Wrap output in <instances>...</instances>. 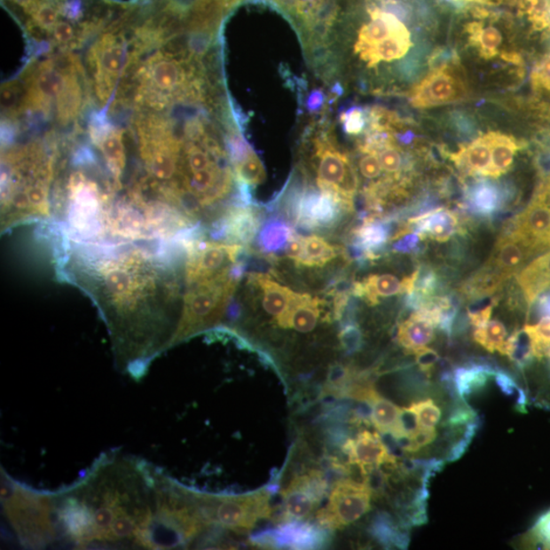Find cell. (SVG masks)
Segmentation results:
<instances>
[{
  "label": "cell",
  "mask_w": 550,
  "mask_h": 550,
  "mask_svg": "<svg viewBox=\"0 0 550 550\" xmlns=\"http://www.w3.org/2000/svg\"><path fill=\"white\" fill-rule=\"evenodd\" d=\"M170 480L145 460L108 452L53 493L59 540L78 548L164 549Z\"/></svg>",
  "instance_id": "cell-1"
},
{
  "label": "cell",
  "mask_w": 550,
  "mask_h": 550,
  "mask_svg": "<svg viewBox=\"0 0 550 550\" xmlns=\"http://www.w3.org/2000/svg\"><path fill=\"white\" fill-rule=\"evenodd\" d=\"M90 267L82 281L105 315L119 367L141 373L175 345L169 315L176 292L173 266L132 248L100 257Z\"/></svg>",
  "instance_id": "cell-2"
},
{
  "label": "cell",
  "mask_w": 550,
  "mask_h": 550,
  "mask_svg": "<svg viewBox=\"0 0 550 550\" xmlns=\"http://www.w3.org/2000/svg\"><path fill=\"white\" fill-rule=\"evenodd\" d=\"M2 504L6 520L24 546L43 548L59 540L52 494L30 490L3 470Z\"/></svg>",
  "instance_id": "cell-3"
},
{
  "label": "cell",
  "mask_w": 550,
  "mask_h": 550,
  "mask_svg": "<svg viewBox=\"0 0 550 550\" xmlns=\"http://www.w3.org/2000/svg\"><path fill=\"white\" fill-rule=\"evenodd\" d=\"M240 267L187 284L176 343L208 329L223 318L238 283Z\"/></svg>",
  "instance_id": "cell-4"
},
{
  "label": "cell",
  "mask_w": 550,
  "mask_h": 550,
  "mask_svg": "<svg viewBox=\"0 0 550 550\" xmlns=\"http://www.w3.org/2000/svg\"><path fill=\"white\" fill-rule=\"evenodd\" d=\"M197 500L209 526L233 532H249L271 515V494L266 491L223 497L197 493Z\"/></svg>",
  "instance_id": "cell-5"
},
{
  "label": "cell",
  "mask_w": 550,
  "mask_h": 550,
  "mask_svg": "<svg viewBox=\"0 0 550 550\" xmlns=\"http://www.w3.org/2000/svg\"><path fill=\"white\" fill-rule=\"evenodd\" d=\"M373 494L365 480H338L330 491L326 505L318 512L316 520L328 530L348 527L370 511Z\"/></svg>",
  "instance_id": "cell-6"
},
{
  "label": "cell",
  "mask_w": 550,
  "mask_h": 550,
  "mask_svg": "<svg viewBox=\"0 0 550 550\" xmlns=\"http://www.w3.org/2000/svg\"><path fill=\"white\" fill-rule=\"evenodd\" d=\"M353 206L328 190L307 191L295 197L288 204L287 215L295 224L315 230L332 228L339 222L343 211Z\"/></svg>",
  "instance_id": "cell-7"
},
{
  "label": "cell",
  "mask_w": 550,
  "mask_h": 550,
  "mask_svg": "<svg viewBox=\"0 0 550 550\" xmlns=\"http://www.w3.org/2000/svg\"><path fill=\"white\" fill-rule=\"evenodd\" d=\"M327 483L319 470L310 469L293 477L281 491L286 521H302L309 517L321 504Z\"/></svg>",
  "instance_id": "cell-8"
},
{
  "label": "cell",
  "mask_w": 550,
  "mask_h": 550,
  "mask_svg": "<svg viewBox=\"0 0 550 550\" xmlns=\"http://www.w3.org/2000/svg\"><path fill=\"white\" fill-rule=\"evenodd\" d=\"M506 232L524 243L533 256L546 251L550 248V204L534 196Z\"/></svg>",
  "instance_id": "cell-9"
},
{
  "label": "cell",
  "mask_w": 550,
  "mask_h": 550,
  "mask_svg": "<svg viewBox=\"0 0 550 550\" xmlns=\"http://www.w3.org/2000/svg\"><path fill=\"white\" fill-rule=\"evenodd\" d=\"M342 451L348 456L350 464L359 468L363 476L373 468L397 464V457L390 452L383 438L378 433L368 430L349 439Z\"/></svg>",
  "instance_id": "cell-10"
},
{
  "label": "cell",
  "mask_w": 550,
  "mask_h": 550,
  "mask_svg": "<svg viewBox=\"0 0 550 550\" xmlns=\"http://www.w3.org/2000/svg\"><path fill=\"white\" fill-rule=\"evenodd\" d=\"M260 224L258 210L250 208L232 209L218 220L213 237L232 244L248 245L256 237Z\"/></svg>",
  "instance_id": "cell-11"
},
{
  "label": "cell",
  "mask_w": 550,
  "mask_h": 550,
  "mask_svg": "<svg viewBox=\"0 0 550 550\" xmlns=\"http://www.w3.org/2000/svg\"><path fill=\"white\" fill-rule=\"evenodd\" d=\"M531 257L533 254L524 243L513 233L505 232L499 238L491 257L485 265L508 280L513 275L518 274Z\"/></svg>",
  "instance_id": "cell-12"
},
{
  "label": "cell",
  "mask_w": 550,
  "mask_h": 550,
  "mask_svg": "<svg viewBox=\"0 0 550 550\" xmlns=\"http://www.w3.org/2000/svg\"><path fill=\"white\" fill-rule=\"evenodd\" d=\"M459 82L446 68H437L412 93L415 106L428 107L455 101L459 98Z\"/></svg>",
  "instance_id": "cell-13"
},
{
  "label": "cell",
  "mask_w": 550,
  "mask_h": 550,
  "mask_svg": "<svg viewBox=\"0 0 550 550\" xmlns=\"http://www.w3.org/2000/svg\"><path fill=\"white\" fill-rule=\"evenodd\" d=\"M352 394L357 400L369 405L370 421L378 432L389 435L396 439L400 437L402 408L381 397L373 387L357 388Z\"/></svg>",
  "instance_id": "cell-14"
},
{
  "label": "cell",
  "mask_w": 550,
  "mask_h": 550,
  "mask_svg": "<svg viewBox=\"0 0 550 550\" xmlns=\"http://www.w3.org/2000/svg\"><path fill=\"white\" fill-rule=\"evenodd\" d=\"M407 228L422 240L430 238L444 243L460 231V220L456 213L448 209L436 208L424 215L409 219Z\"/></svg>",
  "instance_id": "cell-15"
},
{
  "label": "cell",
  "mask_w": 550,
  "mask_h": 550,
  "mask_svg": "<svg viewBox=\"0 0 550 550\" xmlns=\"http://www.w3.org/2000/svg\"><path fill=\"white\" fill-rule=\"evenodd\" d=\"M390 233V220H381L376 216L364 218V222L354 231V250L358 259L374 260L388 244Z\"/></svg>",
  "instance_id": "cell-16"
},
{
  "label": "cell",
  "mask_w": 550,
  "mask_h": 550,
  "mask_svg": "<svg viewBox=\"0 0 550 550\" xmlns=\"http://www.w3.org/2000/svg\"><path fill=\"white\" fill-rule=\"evenodd\" d=\"M507 192L497 184L487 180L474 183L465 192L464 209L472 215L488 218L504 208Z\"/></svg>",
  "instance_id": "cell-17"
},
{
  "label": "cell",
  "mask_w": 550,
  "mask_h": 550,
  "mask_svg": "<svg viewBox=\"0 0 550 550\" xmlns=\"http://www.w3.org/2000/svg\"><path fill=\"white\" fill-rule=\"evenodd\" d=\"M323 305L321 299L299 293L287 312L277 320L278 325L302 334L311 333L321 318Z\"/></svg>",
  "instance_id": "cell-18"
},
{
  "label": "cell",
  "mask_w": 550,
  "mask_h": 550,
  "mask_svg": "<svg viewBox=\"0 0 550 550\" xmlns=\"http://www.w3.org/2000/svg\"><path fill=\"white\" fill-rule=\"evenodd\" d=\"M517 281L529 305L550 290V251L522 268L517 274Z\"/></svg>",
  "instance_id": "cell-19"
},
{
  "label": "cell",
  "mask_w": 550,
  "mask_h": 550,
  "mask_svg": "<svg viewBox=\"0 0 550 550\" xmlns=\"http://www.w3.org/2000/svg\"><path fill=\"white\" fill-rule=\"evenodd\" d=\"M251 281L263 293L264 311L277 320L283 318L287 312L298 295L291 288L275 283L265 274H254L251 277Z\"/></svg>",
  "instance_id": "cell-20"
},
{
  "label": "cell",
  "mask_w": 550,
  "mask_h": 550,
  "mask_svg": "<svg viewBox=\"0 0 550 550\" xmlns=\"http://www.w3.org/2000/svg\"><path fill=\"white\" fill-rule=\"evenodd\" d=\"M352 293L356 297L365 300L370 306H374L382 298L393 297L405 291L404 279L400 280L393 274H373L362 281H357L352 287Z\"/></svg>",
  "instance_id": "cell-21"
},
{
  "label": "cell",
  "mask_w": 550,
  "mask_h": 550,
  "mask_svg": "<svg viewBox=\"0 0 550 550\" xmlns=\"http://www.w3.org/2000/svg\"><path fill=\"white\" fill-rule=\"evenodd\" d=\"M498 369L488 363H472L470 365L458 367L453 373L455 387L460 400L468 398L483 390Z\"/></svg>",
  "instance_id": "cell-22"
},
{
  "label": "cell",
  "mask_w": 550,
  "mask_h": 550,
  "mask_svg": "<svg viewBox=\"0 0 550 550\" xmlns=\"http://www.w3.org/2000/svg\"><path fill=\"white\" fill-rule=\"evenodd\" d=\"M435 328L429 320L415 311L398 326L397 341L409 353L415 354L435 339Z\"/></svg>",
  "instance_id": "cell-23"
},
{
  "label": "cell",
  "mask_w": 550,
  "mask_h": 550,
  "mask_svg": "<svg viewBox=\"0 0 550 550\" xmlns=\"http://www.w3.org/2000/svg\"><path fill=\"white\" fill-rule=\"evenodd\" d=\"M459 168L467 173L487 177L491 165V144L487 135L460 149L452 156Z\"/></svg>",
  "instance_id": "cell-24"
},
{
  "label": "cell",
  "mask_w": 550,
  "mask_h": 550,
  "mask_svg": "<svg viewBox=\"0 0 550 550\" xmlns=\"http://www.w3.org/2000/svg\"><path fill=\"white\" fill-rule=\"evenodd\" d=\"M342 249L326 239L311 235L302 237V253L295 265L302 267H323L340 256Z\"/></svg>",
  "instance_id": "cell-25"
},
{
  "label": "cell",
  "mask_w": 550,
  "mask_h": 550,
  "mask_svg": "<svg viewBox=\"0 0 550 550\" xmlns=\"http://www.w3.org/2000/svg\"><path fill=\"white\" fill-rule=\"evenodd\" d=\"M65 77L51 64H46L39 71L32 86L29 101L32 106H44L59 94L63 88Z\"/></svg>",
  "instance_id": "cell-26"
},
{
  "label": "cell",
  "mask_w": 550,
  "mask_h": 550,
  "mask_svg": "<svg viewBox=\"0 0 550 550\" xmlns=\"http://www.w3.org/2000/svg\"><path fill=\"white\" fill-rule=\"evenodd\" d=\"M491 144V165L487 177H499L511 169L515 153L521 148L512 137L488 134Z\"/></svg>",
  "instance_id": "cell-27"
},
{
  "label": "cell",
  "mask_w": 550,
  "mask_h": 550,
  "mask_svg": "<svg viewBox=\"0 0 550 550\" xmlns=\"http://www.w3.org/2000/svg\"><path fill=\"white\" fill-rule=\"evenodd\" d=\"M410 46V33L407 28H405L363 52L366 53V59L371 63L376 64L378 61H391L403 58Z\"/></svg>",
  "instance_id": "cell-28"
},
{
  "label": "cell",
  "mask_w": 550,
  "mask_h": 550,
  "mask_svg": "<svg viewBox=\"0 0 550 550\" xmlns=\"http://www.w3.org/2000/svg\"><path fill=\"white\" fill-rule=\"evenodd\" d=\"M507 279L491 267L484 265L466 281L463 293L468 298L474 300L491 297L503 288Z\"/></svg>",
  "instance_id": "cell-29"
},
{
  "label": "cell",
  "mask_w": 550,
  "mask_h": 550,
  "mask_svg": "<svg viewBox=\"0 0 550 550\" xmlns=\"http://www.w3.org/2000/svg\"><path fill=\"white\" fill-rule=\"evenodd\" d=\"M503 355L508 357L515 366L524 369L535 359L533 342L525 328L515 332L506 342Z\"/></svg>",
  "instance_id": "cell-30"
},
{
  "label": "cell",
  "mask_w": 550,
  "mask_h": 550,
  "mask_svg": "<svg viewBox=\"0 0 550 550\" xmlns=\"http://www.w3.org/2000/svg\"><path fill=\"white\" fill-rule=\"evenodd\" d=\"M59 119L63 122H70L77 115L81 102V89L75 75H65L63 88L58 96Z\"/></svg>",
  "instance_id": "cell-31"
},
{
  "label": "cell",
  "mask_w": 550,
  "mask_h": 550,
  "mask_svg": "<svg viewBox=\"0 0 550 550\" xmlns=\"http://www.w3.org/2000/svg\"><path fill=\"white\" fill-rule=\"evenodd\" d=\"M473 338L488 352H499L503 355L507 342V329L499 320L488 321L484 326L475 329Z\"/></svg>",
  "instance_id": "cell-32"
},
{
  "label": "cell",
  "mask_w": 550,
  "mask_h": 550,
  "mask_svg": "<svg viewBox=\"0 0 550 550\" xmlns=\"http://www.w3.org/2000/svg\"><path fill=\"white\" fill-rule=\"evenodd\" d=\"M472 43L480 46V52L485 58H492L498 53V48L503 41L501 33L493 26L483 27V23L473 22L467 26Z\"/></svg>",
  "instance_id": "cell-33"
},
{
  "label": "cell",
  "mask_w": 550,
  "mask_h": 550,
  "mask_svg": "<svg viewBox=\"0 0 550 550\" xmlns=\"http://www.w3.org/2000/svg\"><path fill=\"white\" fill-rule=\"evenodd\" d=\"M294 231L281 222H271L265 225L259 237L260 247L264 252H277L286 244Z\"/></svg>",
  "instance_id": "cell-34"
},
{
  "label": "cell",
  "mask_w": 550,
  "mask_h": 550,
  "mask_svg": "<svg viewBox=\"0 0 550 550\" xmlns=\"http://www.w3.org/2000/svg\"><path fill=\"white\" fill-rule=\"evenodd\" d=\"M237 173L243 184L256 185L265 178L263 164L258 156L250 151L244 160L237 164Z\"/></svg>",
  "instance_id": "cell-35"
},
{
  "label": "cell",
  "mask_w": 550,
  "mask_h": 550,
  "mask_svg": "<svg viewBox=\"0 0 550 550\" xmlns=\"http://www.w3.org/2000/svg\"><path fill=\"white\" fill-rule=\"evenodd\" d=\"M494 378L498 387L503 391V394L513 398L515 407L519 409L520 412H524L528 404L527 395L525 391L519 387L517 382L513 380V377L506 373L505 371L498 369Z\"/></svg>",
  "instance_id": "cell-36"
},
{
  "label": "cell",
  "mask_w": 550,
  "mask_h": 550,
  "mask_svg": "<svg viewBox=\"0 0 550 550\" xmlns=\"http://www.w3.org/2000/svg\"><path fill=\"white\" fill-rule=\"evenodd\" d=\"M479 420L476 419L468 424L462 433H460L456 440H452L448 453H446L445 462L453 463L462 458L472 443L474 436L479 430Z\"/></svg>",
  "instance_id": "cell-37"
},
{
  "label": "cell",
  "mask_w": 550,
  "mask_h": 550,
  "mask_svg": "<svg viewBox=\"0 0 550 550\" xmlns=\"http://www.w3.org/2000/svg\"><path fill=\"white\" fill-rule=\"evenodd\" d=\"M499 298L485 297L474 300L472 304L468 307V318L473 326H484L491 318L493 308L498 305Z\"/></svg>",
  "instance_id": "cell-38"
},
{
  "label": "cell",
  "mask_w": 550,
  "mask_h": 550,
  "mask_svg": "<svg viewBox=\"0 0 550 550\" xmlns=\"http://www.w3.org/2000/svg\"><path fill=\"white\" fill-rule=\"evenodd\" d=\"M410 407L416 412L420 428H436L442 418V411L432 400L417 402L412 404Z\"/></svg>",
  "instance_id": "cell-39"
},
{
  "label": "cell",
  "mask_w": 550,
  "mask_h": 550,
  "mask_svg": "<svg viewBox=\"0 0 550 550\" xmlns=\"http://www.w3.org/2000/svg\"><path fill=\"white\" fill-rule=\"evenodd\" d=\"M439 277L430 267H418V275L414 291L420 293L425 298L435 297L439 290ZM412 291V292H414Z\"/></svg>",
  "instance_id": "cell-40"
},
{
  "label": "cell",
  "mask_w": 550,
  "mask_h": 550,
  "mask_svg": "<svg viewBox=\"0 0 550 550\" xmlns=\"http://www.w3.org/2000/svg\"><path fill=\"white\" fill-rule=\"evenodd\" d=\"M529 545L550 548V510L543 514L529 533Z\"/></svg>",
  "instance_id": "cell-41"
},
{
  "label": "cell",
  "mask_w": 550,
  "mask_h": 550,
  "mask_svg": "<svg viewBox=\"0 0 550 550\" xmlns=\"http://www.w3.org/2000/svg\"><path fill=\"white\" fill-rule=\"evenodd\" d=\"M476 419V412H474L470 405L466 404V401H462V403L456 405V408L452 410L448 420L444 424L449 428H462V426L475 421Z\"/></svg>",
  "instance_id": "cell-42"
},
{
  "label": "cell",
  "mask_w": 550,
  "mask_h": 550,
  "mask_svg": "<svg viewBox=\"0 0 550 550\" xmlns=\"http://www.w3.org/2000/svg\"><path fill=\"white\" fill-rule=\"evenodd\" d=\"M382 169L391 175H398L403 167V158L398 150L393 146H384L378 154Z\"/></svg>",
  "instance_id": "cell-43"
},
{
  "label": "cell",
  "mask_w": 550,
  "mask_h": 550,
  "mask_svg": "<svg viewBox=\"0 0 550 550\" xmlns=\"http://www.w3.org/2000/svg\"><path fill=\"white\" fill-rule=\"evenodd\" d=\"M365 156H363L359 162V169L361 175L368 178V180H374V178L381 175L382 167L376 153H366Z\"/></svg>",
  "instance_id": "cell-44"
},
{
  "label": "cell",
  "mask_w": 550,
  "mask_h": 550,
  "mask_svg": "<svg viewBox=\"0 0 550 550\" xmlns=\"http://www.w3.org/2000/svg\"><path fill=\"white\" fill-rule=\"evenodd\" d=\"M416 364L426 376H430L439 361V355L436 350L423 348L415 353Z\"/></svg>",
  "instance_id": "cell-45"
},
{
  "label": "cell",
  "mask_w": 550,
  "mask_h": 550,
  "mask_svg": "<svg viewBox=\"0 0 550 550\" xmlns=\"http://www.w3.org/2000/svg\"><path fill=\"white\" fill-rule=\"evenodd\" d=\"M437 437V432L436 428H419L412 436H410L412 442V452L420 451L425 446L429 445Z\"/></svg>",
  "instance_id": "cell-46"
},
{
  "label": "cell",
  "mask_w": 550,
  "mask_h": 550,
  "mask_svg": "<svg viewBox=\"0 0 550 550\" xmlns=\"http://www.w3.org/2000/svg\"><path fill=\"white\" fill-rule=\"evenodd\" d=\"M34 17L38 26L44 29H51L58 24L59 12L50 4H43L39 6Z\"/></svg>",
  "instance_id": "cell-47"
},
{
  "label": "cell",
  "mask_w": 550,
  "mask_h": 550,
  "mask_svg": "<svg viewBox=\"0 0 550 550\" xmlns=\"http://www.w3.org/2000/svg\"><path fill=\"white\" fill-rule=\"evenodd\" d=\"M345 122V129L347 133L350 135H357L362 132L364 126H365V120H364V114L360 108H352L345 114V118L342 119Z\"/></svg>",
  "instance_id": "cell-48"
},
{
  "label": "cell",
  "mask_w": 550,
  "mask_h": 550,
  "mask_svg": "<svg viewBox=\"0 0 550 550\" xmlns=\"http://www.w3.org/2000/svg\"><path fill=\"white\" fill-rule=\"evenodd\" d=\"M342 346L350 352H356L362 345V334L356 326H348L341 334Z\"/></svg>",
  "instance_id": "cell-49"
},
{
  "label": "cell",
  "mask_w": 550,
  "mask_h": 550,
  "mask_svg": "<svg viewBox=\"0 0 550 550\" xmlns=\"http://www.w3.org/2000/svg\"><path fill=\"white\" fill-rule=\"evenodd\" d=\"M532 82L534 86L545 88L550 91V54L535 67Z\"/></svg>",
  "instance_id": "cell-50"
},
{
  "label": "cell",
  "mask_w": 550,
  "mask_h": 550,
  "mask_svg": "<svg viewBox=\"0 0 550 550\" xmlns=\"http://www.w3.org/2000/svg\"><path fill=\"white\" fill-rule=\"evenodd\" d=\"M394 245V251L400 253H412L418 250L419 242L422 240L416 232H408L397 239Z\"/></svg>",
  "instance_id": "cell-51"
},
{
  "label": "cell",
  "mask_w": 550,
  "mask_h": 550,
  "mask_svg": "<svg viewBox=\"0 0 550 550\" xmlns=\"http://www.w3.org/2000/svg\"><path fill=\"white\" fill-rule=\"evenodd\" d=\"M74 36V30L70 24L59 22L53 28V37L59 43H67Z\"/></svg>",
  "instance_id": "cell-52"
},
{
  "label": "cell",
  "mask_w": 550,
  "mask_h": 550,
  "mask_svg": "<svg viewBox=\"0 0 550 550\" xmlns=\"http://www.w3.org/2000/svg\"><path fill=\"white\" fill-rule=\"evenodd\" d=\"M538 308L541 314L550 316V291L540 295Z\"/></svg>",
  "instance_id": "cell-53"
},
{
  "label": "cell",
  "mask_w": 550,
  "mask_h": 550,
  "mask_svg": "<svg viewBox=\"0 0 550 550\" xmlns=\"http://www.w3.org/2000/svg\"><path fill=\"white\" fill-rule=\"evenodd\" d=\"M398 139H400L401 142H403L405 144H408L412 139H414V135H412V133L409 132L407 134H405V135H402V136L398 137Z\"/></svg>",
  "instance_id": "cell-54"
},
{
  "label": "cell",
  "mask_w": 550,
  "mask_h": 550,
  "mask_svg": "<svg viewBox=\"0 0 550 550\" xmlns=\"http://www.w3.org/2000/svg\"><path fill=\"white\" fill-rule=\"evenodd\" d=\"M20 4L27 5L33 2V0H15Z\"/></svg>",
  "instance_id": "cell-55"
},
{
  "label": "cell",
  "mask_w": 550,
  "mask_h": 550,
  "mask_svg": "<svg viewBox=\"0 0 550 550\" xmlns=\"http://www.w3.org/2000/svg\"><path fill=\"white\" fill-rule=\"evenodd\" d=\"M446 2L452 3V4H460V3H462V0H446Z\"/></svg>",
  "instance_id": "cell-56"
}]
</instances>
